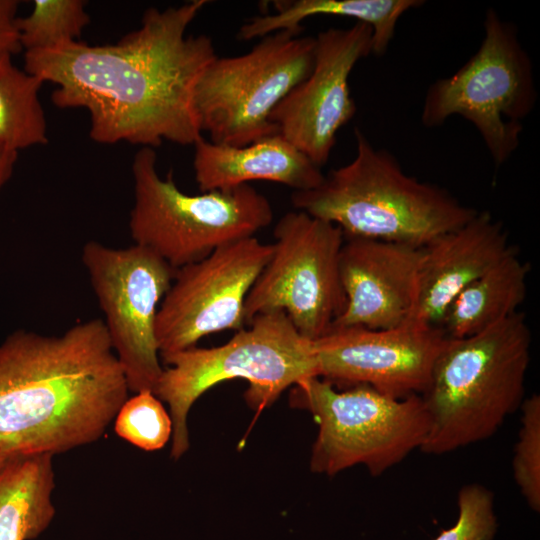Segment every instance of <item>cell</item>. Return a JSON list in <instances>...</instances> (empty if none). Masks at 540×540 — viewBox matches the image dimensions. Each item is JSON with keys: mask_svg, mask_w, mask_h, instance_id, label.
Instances as JSON below:
<instances>
[{"mask_svg": "<svg viewBox=\"0 0 540 540\" xmlns=\"http://www.w3.org/2000/svg\"><path fill=\"white\" fill-rule=\"evenodd\" d=\"M207 3L150 8L141 26L114 44L77 41L26 51L24 70L57 85L51 96L57 107L85 108L90 137L98 143L194 145L202 136L195 85L217 54L209 36L188 35L187 29Z\"/></svg>", "mask_w": 540, "mask_h": 540, "instance_id": "1", "label": "cell"}, {"mask_svg": "<svg viewBox=\"0 0 540 540\" xmlns=\"http://www.w3.org/2000/svg\"><path fill=\"white\" fill-rule=\"evenodd\" d=\"M103 319L0 344V449L56 455L101 439L128 398Z\"/></svg>", "mask_w": 540, "mask_h": 540, "instance_id": "2", "label": "cell"}, {"mask_svg": "<svg viewBox=\"0 0 540 540\" xmlns=\"http://www.w3.org/2000/svg\"><path fill=\"white\" fill-rule=\"evenodd\" d=\"M355 157L323 181L291 196L296 210L338 226L344 237L424 247L469 221L477 210L446 189L408 175L386 149L354 131Z\"/></svg>", "mask_w": 540, "mask_h": 540, "instance_id": "3", "label": "cell"}, {"mask_svg": "<svg viewBox=\"0 0 540 540\" xmlns=\"http://www.w3.org/2000/svg\"><path fill=\"white\" fill-rule=\"evenodd\" d=\"M530 351L520 311L477 334L447 337L421 394L429 428L420 451L443 455L492 437L524 400Z\"/></svg>", "mask_w": 540, "mask_h": 540, "instance_id": "4", "label": "cell"}, {"mask_svg": "<svg viewBox=\"0 0 540 540\" xmlns=\"http://www.w3.org/2000/svg\"><path fill=\"white\" fill-rule=\"evenodd\" d=\"M162 359L168 367L153 393L169 406L174 459L190 446L187 416L192 405L213 386L244 379L249 383L247 403L261 410L288 387L319 377L312 341L300 335L283 311L256 315L247 329L221 346H195Z\"/></svg>", "mask_w": 540, "mask_h": 540, "instance_id": "5", "label": "cell"}, {"mask_svg": "<svg viewBox=\"0 0 540 540\" xmlns=\"http://www.w3.org/2000/svg\"><path fill=\"white\" fill-rule=\"evenodd\" d=\"M156 162L150 147H141L134 156L135 198L129 230L134 244L151 250L173 268L253 237L271 224V203L250 184L190 195L177 187L171 172L162 178Z\"/></svg>", "mask_w": 540, "mask_h": 540, "instance_id": "6", "label": "cell"}, {"mask_svg": "<svg viewBox=\"0 0 540 540\" xmlns=\"http://www.w3.org/2000/svg\"><path fill=\"white\" fill-rule=\"evenodd\" d=\"M289 402L312 413L318 434L310 469L329 476L355 465L381 475L420 450L429 428L419 394L394 398L364 384L339 390L312 377L293 385Z\"/></svg>", "mask_w": 540, "mask_h": 540, "instance_id": "7", "label": "cell"}, {"mask_svg": "<svg viewBox=\"0 0 540 540\" xmlns=\"http://www.w3.org/2000/svg\"><path fill=\"white\" fill-rule=\"evenodd\" d=\"M536 102L533 65L517 28L488 9L480 47L454 74L430 85L421 123L435 128L461 116L477 129L499 167L517 150L522 121Z\"/></svg>", "mask_w": 540, "mask_h": 540, "instance_id": "8", "label": "cell"}, {"mask_svg": "<svg viewBox=\"0 0 540 540\" xmlns=\"http://www.w3.org/2000/svg\"><path fill=\"white\" fill-rule=\"evenodd\" d=\"M280 30L247 53L216 57L201 73L193 106L212 143L241 147L277 133L274 108L311 72L315 37Z\"/></svg>", "mask_w": 540, "mask_h": 540, "instance_id": "9", "label": "cell"}, {"mask_svg": "<svg viewBox=\"0 0 540 540\" xmlns=\"http://www.w3.org/2000/svg\"><path fill=\"white\" fill-rule=\"evenodd\" d=\"M273 234L271 257L245 301V324L256 315L283 311L300 335L315 341L345 308L339 269L344 234L299 210L284 214Z\"/></svg>", "mask_w": 540, "mask_h": 540, "instance_id": "10", "label": "cell"}, {"mask_svg": "<svg viewBox=\"0 0 540 540\" xmlns=\"http://www.w3.org/2000/svg\"><path fill=\"white\" fill-rule=\"evenodd\" d=\"M81 259L129 391L153 392L164 369L155 336L156 316L177 269L136 244L112 248L89 241Z\"/></svg>", "mask_w": 540, "mask_h": 540, "instance_id": "11", "label": "cell"}, {"mask_svg": "<svg viewBox=\"0 0 540 540\" xmlns=\"http://www.w3.org/2000/svg\"><path fill=\"white\" fill-rule=\"evenodd\" d=\"M272 250L253 236L178 268L156 316L161 358L193 348L210 334L243 329L247 295Z\"/></svg>", "mask_w": 540, "mask_h": 540, "instance_id": "12", "label": "cell"}, {"mask_svg": "<svg viewBox=\"0 0 540 540\" xmlns=\"http://www.w3.org/2000/svg\"><path fill=\"white\" fill-rule=\"evenodd\" d=\"M315 42L311 72L274 108L269 120L277 133L321 168L338 131L356 113L349 76L359 60L372 53V29L360 22L332 27L319 33Z\"/></svg>", "mask_w": 540, "mask_h": 540, "instance_id": "13", "label": "cell"}, {"mask_svg": "<svg viewBox=\"0 0 540 540\" xmlns=\"http://www.w3.org/2000/svg\"><path fill=\"white\" fill-rule=\"evenodd\" d=\"M446 340L441 328L404 322L389 329L331 328L312 344L319 377L404 398L425 391Z\"/></svg>", "mask_w": 540, "mask_h": 540, "instance_id": "14", "label": "cell"}, {"mask_svg": "<svg viewBox=\"0 0 540 540\" xmlns=\"http://www.w3.org/2000/svg\"><path fill=\"white\" fill-rule=\"evenodd\" d=\"M422 256L423 247L345 237L339 269L346 304L331 328L389 329L403 324L411 311Z\"/></svg>", "mask_w": 540, "mask_h": 540, "instance_id": "15", "label": "cell"}, {"mask_svg": "<svg viewBox=\"0 0 540 540\" xmlns=\"http://www.w3.org/2000/svg\"><path fill=\"white\" fill-rule=\"evenodd\" d=\"M503 224L488 211L423 247L413 302L405 322L440 328L458 294L494 267L512 249Z\"/></svg>", "mask_w": 540, "mask_h": 540, "instance_id": "16", "label": "cell"}, {"mask_svg": "<svg viewBox=\"0 0 540 540\" xmlns=\"http://www.w3.org/2000/svg\"><path fill=\"white\" fill-rule=\"evenodd\" d=\"M193 167L201 192L263 180L295 191L317 187L321 168L279 133L241 147L212 143L201 136L194 143Z\"/></svg>", "mask_w": 540, "mask_h": 540, "instance_id": "17", "label": "cell"}, {"mask_svg": "<svg viewBox=\"0 0 540 540\" xmlns=\"http://www.w3.org/2000/svg\"><path fill=\"white\" fill-rule=\"evenodd\" d=\"M529 271L528 263L512 247L450 304L440 325L446 337L458 339L477 334L518 312L527 294Z\"/></svg>", "mask_w": 540, "mask_h": 540, "instance_id": "18", "label": "cell"}, {"mask_svg": "<svg viewBox=\"0 0 540 540\" xmlns=\"http://www.w3.org/2000/svg\"><path fill=\"white\" fill-rule=\"evenodd\" d=\"M53 455H14L0 471V540L38 537L55 515Z\"/></svg>", "mask_w": 540, "mask_h": 540, "instance_id": "19", "label": "cell"}, {"mask_svg": "<svg viewBox=\"0 0 540 540\" xmlns=\"http://www.w3.org/2000/svg\"><path fill=\"white\" fill-rule=\"evenodd\" d=\"M419 0H291L279 1L273 13L243 24L238 39L253 40L280 30L302 29L301 23L318 15L341 16L365 23L372 29V53L383 55L392 41L398 20L423 5Z\"/></svg>", "mask_w": 540, "mask_h": 540, "instance_id": "20", "label": "cell"}, {"mask_svg": "<svg viewBox=\"0 0 540 540\" xmlns=\"http://www.w3.org/2000/svg\"><path fill=\"white\" fill-rule=\"evenodd\" d=\"M43 83L12 62L0 71V144L18 152L47 143V123L39 99Z\"/></svg>", "mask_w": 540, "mask_h": 540, "instance_id": "21", "label": "cell"}, {"mask_svg": "<svg viewBox=\"0 0 540 540\" xmlns=\"http://www.w3.org/2000/svg\"><path fill=\"white\" fill-rule=\"evenodd\" d=\"M89 22L81 0H35L29 15L17 17L16 26L22 48L45 51L79 41Z\"/></svg>", "mask_w": 540, "mask_h": 540, "instance_id": "22", "label": "cell"}, {"mask_svg": "<svg viewBox=\"0 0 540 540\" xmlns=\"http://www.w3.org/2000/svg\"><path fill=\"white\" fill-rule=\"evenodd\" d=\"M115 433L145 451L163 448L172 437V420L162 401L150 390L127 400L114 419Z\"/></svg>", "mask_w": 540, "mask_h": 540, "instance_id": "23", "label": "cell"}, {"mask_svg": "<svg viewBox=\"0 0 540 540\" xmlns=\"http://www.w3.org/2000/svg\"><path fill=\"white\" fill-rule=\"evenodd\" d=\"M521 426L512 459L513 477L521 495L535 511L540 510V397L523 400Z\"/></svg>", "mask_w": 540, "mask_h": 540, "instance_id": "24", "label": "cell"}, {"mask_svg": "<svg viewBox=\"0 0 540 540\" xmlns=\"http://www.w3.org/2000/svg\"><path fill=\"white\" fill-rule=\"evenodd\" d=\"M457 503L456 524L435 540H492L497 529L493 493L483 485L467 484L460 489Z\"/></svg>", "mask_w": 540, "mask_h": 540, "instance_id": "25", "label": "cell"}, {"mask_svg": "<svg viewBox=\"0 0 540 540\" xmlns=\"http://www.w3.org/2000/svg\"><path fill=\"white\" fill-rule=\"evenodd\" d=\"M18 1L0 0V53L15 54L22 47L16 26Z\"/></svg>", "mask_w": 540, "mask_h": 540, "instance_id": "26", "label": "cell"}, {"mask_svg": "<svg viewBox=\"0 0 540 540\" xmlns=\"http://www.w3.org/2000/svg\"><path fill=\"white\" fill-rule=\"evenodd\" d=\"M17 151L0 144V189L11 177L17 160Z\"/></svg>", "mask_w": 540, "mask_h": 540, "instance_id": "27", "label": "cell"}, {"mask_svg": "<svg viewBox=\"0 0 540 540\" xmlns=\"http://www.w3.org/2000/svg\"><path fill=\"white\" fill-rule=\"evenodd\" d=\"M13 456H14L13 454H10V453L0 449V471L9 462V460Z\"/></svg>", "mask_w": 540, "mask_h": 540, "instance_id": "28", "label": "cell"}, {"mask_svg": "<svg viewBox=\"0 0 540 540\" xmlns=\"http://www.w3.org/2000/svg\"><path fill=\"white\" fill-rule=\"evenodd\" d=\"M11 56L7 53H0V71L12 62Z\"/></svg>", "mask_w": 540, "mask_h": 540, "instance_id": "29", "label": "cell"}]
</instances>
